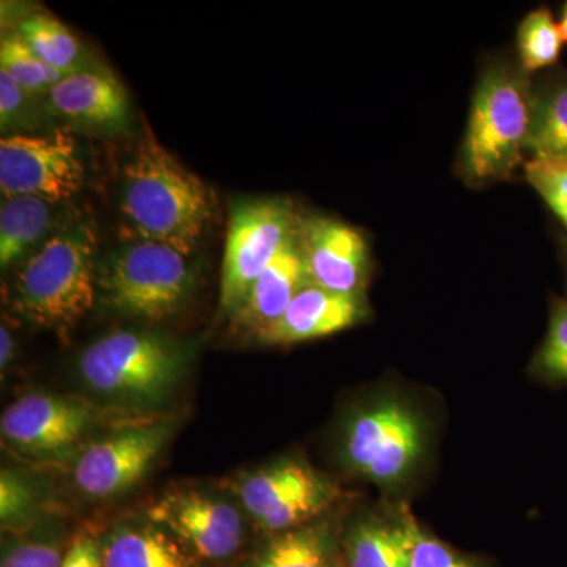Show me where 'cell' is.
I'll use <instances>...</instances> for the list:
<instances>
[{
  "mask_svg": "<svg viewBox=\"0 0 567 567\" xmlns=\"http://www.w3.org/2000/svg\"><path fill=\"white\" fill-rule=\"evenodd\" d=\"M121 208L137 240L188 257L210 223L213 196L147 130L123 169Z\"/></svg>",
  "mask_w": 567,
  "mask_h": 567,
  "instance_id": "cell-1",
  "label": "cell"
},
{
  "mask_svg": "<svg viewBox=\"0 0 567 567\" xmlns=\"http://www.w3.org/2000/svg\"><path fill=\"white\" fill-rule=\"evenodd\" d=\"M563 44L561 29L551 11L533 10L518 25V66L527 74L554 66L561 54Z\"/></svg>",
  "mask_w": 567,
  "mask_h": 567,
  "instance_id": "cell-23",
  "label": "cell"
},
{
  "mask_svg": "<svg viewBox=\"0 0 567 567\" xmlns=\"http://www.w3.org/2000/svg\"><path fill=\"white\" fill-rule=\"evenodd\" d=\"M61 567H104L102 547L96 546L89 537H81L66 551Z\"/></svg>",
  "mask_w": 567,
  "mask_h": 567,
  "instance_id": "cell-31",
  "label": "cell"
},
{
  "mask_svg": "<svg viewBox=\"0 0 567 567\" xmlns=\"http://www.w3.org/2000/svg\"><path fill=\"white\" fill-rule=\"evenodd\" d=\"M152 524L177 537L197 558L227 559L244 543V520L230 503L204 492L181 491L148 509Z\"/></svg>",
  "mask_w": 567,
  "mask_h": 567,
  "instance_id": "cell-12",
  "label": "cell"
},
{
  "mask_svg": "<svg viewBox=\"0 0 567 567\" xmlns=\"http://www.w3.org/2000/svg\"><path fill=\"white\" fill-rule=\"evenodd\" d=\"M0 70L9 73L31 96L47 95L66 76L41 61L14 32L3 37L0 43Z\"/></svg>",
  "mask_w": 567,
  "mask_h": 567,
  "instance_id": "cell-24",
  "label": "cell"
},
{
  "mask_svg": "<svg viewBox=\"0 0 567 567\" xmlns=\"http://www.w3.org/2000/svg\"><path fill=\"white\" fill-rule=\"evenodd\" d=\"M54 205L33 196L2 199L0 205V267L28 259L51 237Z\"/></svg>",
  "mask_w": 567,
  "mask_h": 567,
  "instance_id": "cell-20",
  "label": "cell"
},
{
  "mask_svg": "<svg viewBox=\"0 0 567 567\" xmlns=\"http://www.w3.org/2000/svg\"><path fill=\"white\" fill-rule=\"evenodd\" d=\"M303 254L298 244V230L282 246L278 256L254 281L244 303L234 312V322L256 333L275 322L289 308L293 298L308 286Z\"/></svg>",
  "mask_w": 567,
  "mask_h": 567,
  "instance_id": "cell-17",
  "label": "cell"
},
{
  "mask_svg": "<svg viewBox=\"0 0 567 567\" xmlns=\"http://www.w3.org/2000/svg\"><path fill=\"white\" fill-rule=\"evenodd\" d=\"M298 244L309 282L330 292L364 295L371 251L360 229L327 216H303Z\"/></svg>",
  "mask_w": 567,
  "mask_h": 567,
  "instance_id": "cell-13",
  "label": "cell"
},
{
  "mask_svg": "<svg viewBox=\"0 0 567 567\" xmlns=\"http://www.w3.org/2000/svg\"><path fill=\"white\" fill-rule=\"evenodd\" d=\"M303 216L286 197H254L230 210L219 289V311L234 315L254 281L293 237Z\"/></svg>",
  "mask_w": 567,
  "mask_h": 567,
  "instance_id": "cell-7",
  "label": "cell"
},
{
  "mask_svg": "<svg viewBox=\"0 0 567 567\" xmlns=\"http://www.w3.org/2000/svg\"><path fill=\"white\" fill-rule=\"evenodd\" d=\"M412 567H483L475 559L465 557L456 548L417 527L412 551Z\"/></svg>",
  "mask_w": 567,
  "mask_h": 567,
  "instance_id": "cell-28",
  "label": "cell"
},
{
  "mask_svg": "<svg viewBox=\"0 0 567 567\" xmlns=\"http://www.w3.org/2000/svg\"><path fill=\"white\" fill-rule=\"evenodd\" d=\"M29 99L31 95L17 81L0 70V123L3 133L13 126H20L28 112Z\"/></svg>",
  "mask_w": 567,
  "mask_h": 567,
  "instance_id": "cell-29",
  "label": "cell"
},
{
  "mask_svg": "<svg viewBox=\"0 0 567 567\" xmlns=\"http://www.w3.org/2000/svg\"><path fill=\"white\" fill-rule=\"evenodd\" d=\"M365 295L330 292L309 282L281 317L256 331L267 346H289L327 338L349 330L368 319Z\"/></svg>",
  "mask_w": 567,
  "mask_h": 567,
  "instance_id": "cell-15",
  "label": "cell"
},
{
  "mask_svg": "<svg viewBox=\"0 0 567 567\" xmlns=\"http://www.w3.org/2000/svg\"><path fill=\"white\" fill-rule=\"evenodd\" d=\"M194 271L185 254L137 240L107 254L96 267L100 305L110 312L145 322L177 315L192 297Z\"/></svg>",
  "mask_w": 567,
  "mask_h": 567,
  "instance_id": "cell-4",
  "label": "cell"
},
{
  "mask_svg": "<svg viewBox=\"0 0 567 567\" xmlns=\"http://www.w3.org/2000/svg\"><path fill=\"white\" fill-rule=\"evenodd\" d=\"M427 446L429 425L423 413L405 399L386 394L350 416L341 454L354 475L393 491L415 475Z\"/></svg>",
  "mask_w": 567,
  "mask_h": 567,
  "instance_id": "cell-5",
  "label": "cell"
},
{
  "mask_svg": "<svg viewBox=\"0 0 567 567\" xmlns=\"http://www.w3.org/2000/svg\"><path fill=\"white\" fill-rule=\"evenodd\" d=\"M44 107L69 128L103 134L132 132L128 92L110 70L85 66L63 78L44 95Z\"/></svg>",
  "mask_w": 567,
  "mask_h": 567,
  "instance_id": "cell-14",
  "label": "cell"
},
{
  "mask_svg": "<svg viewBox=\"0 0 567 567\" xmlns=\"http://www.w3.org/2000/svg\"><path fill=\"white\" fill-rule=\"evenodd\" d=\"M62 559L52 544L25 543L7 551L0 567H61Z\"/></svg>",
  "mask_w": 567,
  "mask_h": 567,
  "instance_id": "cell-30",
  "label": "cell"
},
{
  "mask_svg": "<svg viewBox=\"0 0 567 567\" xmlns=\"http://www.w3.org/2000/svg\"><path fill=\"white\" fill-rule=\"evenodd\" d=\"M532 371L544 382L567 383V297L551 306L546 339L537 350Z\"/></svg>",
  "mask_w": 567,
  "mask_h": 567,
  "instance_id": "cell-25",
  "label": "cell"
},
{
  "mask_svg": "<svg viewBox=\"0 0 567 567\" xmlns=\"http://www.w3.org/2000/svg\"><path fill=\"white\" fill-rule=\"evenodd\" d=\"M417 527L405 506L361 517L342 535V567H412Z\"/></svg>",
  "mask_w": 567,
  "mask_h": 567,
  "instance_id": "cell-16",
  "label": "cell"
},
{
  "mask_svg": "<svg viewBox=\"0 0 567 567\" xmlns=\"http://www.w3.org/2000/svg\"><path fill=\"white\" fill-rule=\"evenodd\" d=\"M14 33L52 69L69 74L91 66L73 32L48 13H29L18 21Z\"/></svg>",
  "mask_w": 567,
  "mask_h": 567,
  "instance_id": "cell-22",
  "label": "cell"
},
{
  "mask_svg": "<svg viewBox=\"0 0 567 567\" xmlns=\"http://www.w3.org/2000/svg\"><path fill=\"white\" fill-rule=\"evenodd\" d=\"M533 89L520 66L484 70L470 110L458 171L472 185L506 181L525 164L532 126Z\"/></svg>",
  "mask_w": 567,
  "mask_h": 567,
  "instance_id": "cell-3",
  "label": "cell"
},
{
  "mask_svg": "<svg viewBox=\"0 0 567 567\" xmlns=\"http://www.w3.org/2000/svg\"><path fill=\"white\" fill-rule=\"evenodd\" d=\"M35 495L32 486L11 470H2L0 476V518L3 527H13L32 517Z\"/></svg>",
  "mask_w": 567,
  "mask_h": 567,
  "instance_id": "cell-27",
  "label": "cell"
},
{
  "mask_svg": "<svg viewBox=\"0 0 567 567\" xmlns=\"http://www.w3.org/2000/svg\"><path fill=\"white\" fill-rule=\"evenodd\" d=\"M559 29H561L563 40L567 43V2L563 7L561 20H559Z\"/></svg>",
  "mask_w": 567,
  "mask_h": 567,
  "instance_id": "cell-33",
  "label": "cell"
},
{
  "mask_svg": "<svg viewBox=\"0 0 567 567\" xmlns=\"http://www.w3.org/2000/svg\"><path fill=\"white\" fill-rule=\"evenodd\" d=\"M171 435V423L128 429L89 446L74 465V483L91 498L130 491L147 475Z\"/></svg>",
  "mask_w": 567,
  "mask_h": 567,
  "instance_id": "cell-11",
  "label": "cell"
},
{
  "mask_svg": "<svg viewBox=\"0 0 567 567\" xmlns=\"http://www.w3.org/2000/svg\"><path fill=\"white\" fill-rule=\"evenodd\" d=\"M14 342L9 328L6 324L0 327V368L6 371L9 368L11 360H13Z\"/></svg>",
  "mask_w": 567,
  "mask_h": 567,
  "instance_id": "cell-32",
  "label": "cell"
},
{
  "mask_svg": "<svg viewBox=\"0 0 567 567\" xmlns=\"http://www.w3.org/2000/svg\"><path fill=\"white\" fill-rule=\"evenodd\" d=\"M76 141L63 130L51 134H7L0 141L2 199L33 196L61 204L84 185Z\"/></svg>",
  "mask_w": 567,
  "mask_h": 567,
  "instance_id": "cell-8",
  "label": "cell"
},
{
  "mask_svg": "<svg viewBox=\"0 0 567 567\" xmlns=\"http://www.w3.org/2000/svg\"><path fill=\"white\" fill-rule=\"evenodd\" d=\"M96 233L92 221L62 227L22 260L14 308L40 327L63 330L92 311L96 292Z\"/></svg>",
  "mask_w": 567,
  "mask_h": 567,
  "instance_id": "cell-2",
  "label": "cell"
},
{
  "mask_svg": "<svg viewBox=\"0 0 567 567\" xmlns=\"http://www.w3.org/2000/svg\"><path fill=\"white\" fill-rule=\"evenodd\" d=\"M246 567H342V535L330 520L271 536Z\"/></svg>",
  "mask_w": 567,
  "mask_h": 567,
  "instance_id": "cell-18",
  "label": "cell"
},
{
  "mask_svg": "<svg viewBox=\"0 0 567 567\" xmlns=\"http://www.w3.org/2000/svg\"><path fill=\"white\" fill-rule=\"evenodd\" d=\"M185 353L153 331L118 330L92 342L80 358V374L95 393L118 401L155 404L183 374Z\"/></svg>",
  "mask_w": 567,
  "mask_h": 567,
  "instance_id": "cell-6",
  "label": "cell"
},
{
  "mask_svg": "<svg viewBox=\"0 0 567 567\" xmlns=\"http://www.w3.org/2000/svg\"><path fill=\"white\" fill-rule=\"evenodd\" d=\"M524 169L529 185L567 227V158L532 156Z\"/></svg>",
  "mask_w": 567,
  "mask_h": 567,
  "instance_id": "cell-26",
  "label": "cell"
},
{
  "mask_svg": "<svg viewBox=\"0 0 567 567\" xmlns=\"http://www.w3.org/2000/svg\"><path fill=\"white\" fill-rule=\"evenodd\" d=\"M95 409L70 395L32 393L3 412V442L37 457H61L78 446L91 431Z\"/></svg>",
  "mask_w": 567,
  "mask_h": 567,
  "instance_id": "cell-10",
  "label": "cell"
},
{
  "mask_svg": "<svg viewBox=\"0 0 567 567\" xmlns=\"http://www.w3.org/2000/svg\"><path fill=\"white\" fill-rule=\"evenodd\" d=\"M527 152L567 158V73L547 78L533 89Z\"/></svg>",
  "mask_w": 567,
  "mask_h": 567,
  "instance_id": "cell-21",
  "label": "cell"
},
{
  "mask_svg": "<svg viewBox=\"0 0 567 567\" xmlns=\"http://www.w3.org/2000/svg\"><path fill=\"white\" fill-rule=\"evenodd\" d=\"M238 496L264 532L278 535L319 520L338 502L339 491L305 462L286 461L244 477Z\"/></svg>",
  "mask_w": 567,
  "mask_h": 567,
  "instance_id": "cell-9",
  "label": "cell"
},
{
  "mask_svg": "<svg viewBox=\"0 0 567 567\" xmlns=\"http://www.w3.org/2000/svg\"><path fill=\"white\" fill-rule=\"evenodd\" d=\"M104 567H197V557L158 525H121L102 546Z\"/></svg>",
  "mask_w": 567,
  "mask_h": 567,
  "instance_id": "cell-19",
  "label": "cell"
}]
</instances>
